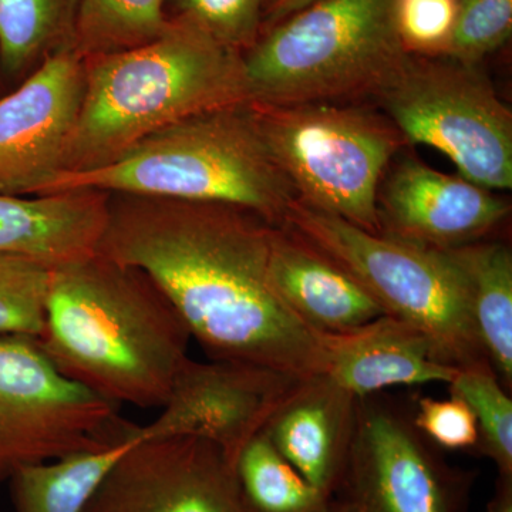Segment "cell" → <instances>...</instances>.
Returning <instances> with one entry per match:
<instances>
[{"mask_svg": "<svg viewBox=\"0 0 512 512\" xmlns=\"http://www.w3.org/2000/svg\"><path fill=\"white\" fill-rule=\"evenodd\" d=\"M242 493L254 512H330L320 493L261 431L235 460Z\"/></svg>", "mask_w": 512, "mask_h": 512, "instance_id": "7402d4cb", "label": "cell"}, {"mask_svg": "<svg viewBox=\"0 0 512 512\" xmlns=\"http://www.w3.org/2000/svg\"><path fill=\"white\" fill-rule=\"evenodd\" d=\"M379 202L380 234L437 251L485 241L511 210L494 191L414 158L394 167Z\"/></svg>", "mask_w": 512, "mask_h": 512, "instance_id": "5bb4252c", "label": "cell"}, {"mask_svg": "<svg viewBox=\"0 0 512 512\" xmlns=\"http://www.w3.org/2000/svg\"><path fill=\"white\" fill-rule=\"evenodd\" d=\"M274 227L220 202L110 194L99 254L143 271L211 360L296 377L325 373L319 333L286 308L269 281Z\"/></svg>", "mask_w": 512, "mask_h": 512, "instance_id": "6da1fadb", "label": "cell"}, {"mask_svg": "<svg viewBox=\"0 0 512 512\" xmlns=\"http://www.w3.org/2000/svg\"><path fill=\"white\" fill-rule=\"evenodd\" d=\"M84 77V57L63 50L0 97V194L39 195L62 173L82 107Z\"/></svg>", "mask_w": 512, "mask_h": 512, "instance_id": "4fadbf2b", "label": "cell"}, {"mask_svg": "<svg viewBox=\"0 0 512 512\" xmlns=\"http://www.w3.org/2000/svg\"><path fill=\"white\" fill-rule=\"evenodd\" d=\"M276 0H165L170 19L190 23L244 55L262 35Z\"/></svg>", "mask_w": 512, "mask_h": 512, "instance_id": "484cf974", "label": "cell"}, {"mask_svg": "<svg viewBox=\"0 0 512 512\" xmlns=\"http://www.w3.org/2000/svg\"><path fill=\"white\" fill-rule=\"evenodd\" d=\"M52 269L23 256L0 254V336L42 335Z\"/></svg>", "mask_w": 512, "mask_h": 512, "instance_id": "d4e9b609", "label": "cell"}, {"mask_svg": "<svg viewBox=\"0 0 512 512\" xmlns=\"http://www.w3.org/2000/svg\"><path fill=\"white\" fill-rule=\"evenodd\" d=\"M284 225L348 271L386 315L424 333L439 362L456 369L488 362L471 315L466 276L446 251L372 234L301 202Z\"/></svg>", "mask_w": 512, "mask_h": 512, "instance_id": "8992f818", "label": "cell"}, {"mask_svg": "<svg viewBox=\"0 0 512 512\" xmlns=\"http://www.w3.org/2000/svg\"><path fill=\"white\" fill-rule=\"evenodd\" d=\"M73 190L220 202L284 225L295 188L266 146L251 103L221 107L144 137L113 163L60 173L39 195Z\"/></svg>", "mask_w": 512, "mask_h": 512, "instance_id": "277c9868", "label": "cell"}, {"mask_svg": "<svg viewBox=\"0 0 512 512\" xmlns=\"http://www.w3.org/2000/svg\"><path fill=\"white\" fill-rule=\"evenodd\" d=\"M476 471L448 464L412 407L380 393L357 399L355 429L330 512H467Z\"/></svg>", "mask_w": 512, "mask_h": 512, "instance_id": "30bf717a", "label": "cell"}, {"mask_svg": "<svg viewBox=\"0 0 512 512\" xmlns=\"http://www.w3.org/2000/svg\"><path fill=\"white\" fill-rule=\"evenodd\" d=\"M468 404L478 427L476 453L493 461L498 476L512 477V400L490 362L458 369L447 384Z\"/></svg>", "mask_w": 512, "mask_h": 512, "instance_id": "cb8c5ba5", "label": "cell"}, {"mask_svg": "<svg viewBox=\"0 0 512 512\" xmlns=\"http://www.w3.org/2000/svg\"><path fill=\"white\" fill-rule=\"evenodd\" d=\"M313 2H316V0H276L274 6L269 10L268 16H266L262 33L266 29L272 28L276 23L281 22V20L289 18L293 13L299 12V10L311 5Z\"/></svg>", "mask_w": 512, "mask_h": 512, "instance_id": "f546056e", "label": "cell"}, {"mask_svg": "<svg viewBox=\"0 0 512 512\" xmlns=\"http://www.w3.org/2000/svg\"><path fill=\"white\" fill-rule=\"evenodd\" d=\"M110 194L73 190L56 194H0V254L56 268L97 254Z\"/></svg>", "mask_w": 512, "mask_h": 512, "instance_id": "ac0fdd59", "label": "cell"}, {"mask_svg": "<svg viewBox=\"0 0 512 512\" xmlns=\"http://www.w3.org/2000/svg\"><path fill=\"white\" fill-rule=\"evenodd\" d=\"M117 404L63 376L29 336H0V483L16 471L130 439Z\"/></svg>", "mask_w": 512, "mask_h": 512, "instance_id": "9c48e42d", "label": "cell"}, {"mask_svg": "<svg viewBox=\"0 0 512 512\" xmlns=\"http://www.w3.org/2000/svg\"><path fill=\"white\" fill-rule=\"evenodd\" d=\"M269 281L282 303L315 333H346L386 315L342 266L291 228L272 229Z\"/></svg>", "mask_w": 512, "mask_h": 512, "instance_id": "2e32d148", "label": "cell"}, {"mask_svg": "<svg viewBox=\"0 0 512 512\" xmlns=\"http://www.w3.org/2000/svg\"><path fill=\"white\" fill-rule=\"evenodd\" d=\"M325 373L356 399L396 386L450 384L458 369L434 355L430 340L404 320L383 315L346 333H319Z\"/></svg>", "mask_w": 512, "mask_h": 512, "instance_id": "9a60e30c", "label": "cell"}, {"mask_svg": "<svg viewBox=\"0 0 512 512\" xmlns=\"http://www.w3.org/2000/svg\"><path fill=\"white\" fill-rule=\"evenodd\" d=\"M512 33V0H458L456 22L443 57L480 64Z\"/></svg>", "mask_w": 512, "mask_h": 512, "instance_id": "4316f807", "label": "cell"}, {"mask_svg": "<svg viewBox=\"0 0 512 512\" xmlns=\"http://www.w3.org/2000/svg\"><path fill=\"white\" fill-rule=\"evenodd\" d=\"M301 379L251 363L190 357L157 419L138 426V439L197 437L220 447L235 464Z\"/></svg>", "mask_w": 512, "mask_h": 512, "instance_id": "8fae6325", "label": "cell"}, {"mask_svg": "<svg viewBox=\"0 0 512 512\" xmlns=\"http://www.w3.org/2000/svg\"><path fill=\"white\" fill-rule=\"evenodd\" d=\"M83 512H254L234 464L197 437L140 440L114 464Z\"/></svg>", "mask_w": 512, "mask_h": 512, "instance_id": "7c38bea8", "label": "cell"}, {"mask_svg": "<svg viewBox=\"0 0 512 512\" xmlns=\"http://www.w3.org/2000/svg\"><path fill=\"white\" fill-rule=\"evenodd\" d=\"M393 0H316L242 55L248 101L262 106L375 97L403 66Z\"/></svg>", "mask_w": 512, "mask_h": 512, "instance_id": "5b68a950", "label": "cell"}, {"mask_svg": "<svg viewBox=\"0 0 512 512\" xmlns=\"http://www.w3.org/2000/svg\"><path fill=\"white\" fill-rule=\"evenodd\" d=\"M457 9L458 0H393L394 26L404 50L416 56H444Z\"/></svg>", "mask_w": 512, "mask_h": 512, "instance_id": "83f0119b", "label": "cell"}, {"mask_svg": "<svg viewBox=\"0 0 512 512\" xmlns=\"http://www.w3.org/2000/svg\"><path fill=\"white\" fill-rule=\"evenodd\" d=\"M77 0H0V73L22 82L49 57L76 50Z\"/></svg>", "mask_w": 512, "mask_h": 512, "instance_id": "44dd1931", "label": "cell"}, {"mask_svg": "<svg viewBox=\"0 0 512 512\" xmlns=\"http://www.w3.org/2000/svg\"><path fill=\"white\" fill-rule=\"evenodd\" d=\"M252 107L266 146L302 205L380 234V183L407 143L392 121L325 101Z\"/></svg>", "mask_w": 512, "mask_h": 512, "instance_id": "52a82bcc", "label": "cell"}, {"mask_svg": "<svg viewBox=\"0 0 512 512\" xmlns=\"http://www.w3.org/2000/svg\"><path fill=\"white\" fill-rule=\"evenodd\" d=\"M190 330L140 269L99 254L52 269L37 338L56 369L121 406L163 407L190 359Z\"/></svg>", "mask_w": 512, "mask_h": 512, "instance_id": "7a4b0ae2", "label": "cell"}, {"mask_svg": "<svg viewBox=\"0 0 512 512\" xmlns=\"http://www.w3.org/2000/svg\"><path fill=\"white\" fill-rule=\"evenodd\" d=\"M84 64L82 107L62 173L96 170L170 124L249 103L242 53L181 20L170 19L146 45Z\"/></svg>", "mask_w": 512, "mask_h": 512, "instance_id": "3957f363", "label": "cell"}, {"mask_svg": "<svg viewBox=\"0 0 512 512\" xmlns=\"http://www.w3.org/2000/svg\"><path fill=\"white\" fill-rule=\"evenodd\" d=\"M373 99L407 143L441 151L470 183L511 190V110L478 64L410 55Z\"/></svg>", "mask_w": 512, "mask_h": 512, "instance_id": "ba28073f", "label": "cell"}, {"mask_svg": "<svg viewBox=\"0 0 512 512\" xmlns=\"http://www.w3.org/2000/svg\"><path fill=\"white\" fill-rule=\"evenodd\" d=\"M468 285L471 315L488 362L505 390L512 387V252L497 241L447 249Z\"/></svg>", "mask_w": 512, "mask_h": 512, "instance_id": "d6986e66", "label": "cell"}, {"mask_svg": "<svg viewBox=\"0 0 512 512\" xmlns=\"http://www.w3.org/2000/svg\"><path fill=\"white\" fill-rule=\"evenodd\" d=\"M487 512H512V477H497Z\"/></svg>", "mask_w": 512, "mask_h": 512, "instance_id": "4dcf8cb0", "label": "cell"}, {"mask_svg": "<svg viewBox=\"0 0 512 512\" xmlns=\"http://www.w3.org/2000/svg\"><path fill=\"white\" fill-rule=\"evenodd\" d=\"M356 403L326 373L303 377L264 429L276 450L328 498L348 458Z\"/></svg>", "mask_w": 512, "mask_h": 512, "instance_id": "e0dca14e", "label": "cell"}, {"mask_svg": "<svg viewBox=\"0 0 512 512\" xmlns=\"http://www.w3.org/2000/svg\"><path fill=\"white\" fill-rule=\"evenodd\" d=\"M137 429L113 446L20 468L8 480L15 512H83L114 464L137 443Z\"/></svg>", "mask_w": 512, "mask_h": 512, "instance_id": "ffe728a7", "label": "cell"}, {"mask_svg": "<svg viewBox=\"0 0 512 512\" xmlns=\"http://www.w3.org/2000/svg\"><path fill=\"white\" fill-rule=\"evenodd\" d=\"M417 429L443 450L476 451L478 427L468 404L450 394L448 399L419 397L413 406Z\"/></svg>", "mask_w": 512, "mask_h": 512, "instance_id": "f1b7e54d", "label": "cell"}, {"mask_svg": "<svg viewBox=\"0 0 512 512\" xmlns=\"http://www.w3.org/2000/svg\"><path fill=\"white\" fill-rule=\"evenodd\" d=\"M76 52L110 55L163 35L170 18L165 0H77Z\"/></svg>", "mask_w": 512, "mask_h": 512, "instance_id": "603a6c76", "label": "cell"}, {"mask_svg": "<svg viewBox=\"0 0 512 512\" xmlns=\"http://www.w3.org/2000/svg\"><path fill=\"white\" fill-rule=\"evenodd\" d=\"M0 79H2V73H0Z\"/></svg>", "mask_w": 512, "mask_h": 512, "instance_id": "1f68e13d", "label": "cell"}]
</instances>
